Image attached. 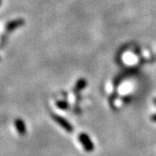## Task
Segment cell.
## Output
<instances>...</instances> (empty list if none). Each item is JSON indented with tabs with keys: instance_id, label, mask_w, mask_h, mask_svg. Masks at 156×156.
Masks as SVG:
<instances>
[{
	"instance_id": "6da1fadb",
	"label": "cell",
	"mask_w": 156,
	"mask_h": 156,
	"mask_svg": "<svg viewBox=\"0 0 156 156\" xmlns=\"http://www.w3.org/2000/svg\"><path fill=\"white\" fill-rule=\"evenodd\" d=\"M52 117H53V120L58 123V124H59V125H60V126H61L62 128H63L64 130H66V131L69 132V133H72V131H73L72 125L67 120H65L63 117L59 116V115H53Z\"/></svg>"
},
{
	"instance_id": "7a4b0ae2",
	"label": "cell",
	"mask_w": 156,
	"mask_h": 156,
	"mask_svg": "<svg viewBox=\"0 0 156 156\" xmlns=\"http://www.w3.org/2000/svg\"><path fill=\"white\" fill-rule=\"evenodd\" d=\"M79 140L81 141V143L83 146L84 149L88 152H91L94 150V144L91 141V140L89 137V135L86 134H81L79 135Z\"/></svg>"
},
{
	"instance_id": "3957f363",
	"label": "cell",
	"mask_w": 156,
	"mask_h": 156,
	"mask_svg": "<svg viewBox=\"0 0 156 156\" xmlns=\"http://www.w3.org/2000/svg\"><path fill=\"white\" fill-rule=\"evenodd\" d=\"M15 126H16V128H17L18 134H22V135L25 134V133H26V128H25V125H24V123H23L22 120H20V119L16 120Z\"/></svg>"
},
{
	"instance_id": "277c9868",
	"label": "cell",
	"mask_w": 156,
	"mask_h": 156,
	"mask_svg": "<svg viewBox=\"0 0 156 156\" xmlns=\"http://www.w3.org/2000/svg\"><path fill=\"white\" fill-rule=\"evenodd\" d=\"M23 20L22 19H19V20H15V21H11L7 25H6V30L8 31H11V30H13L16 28H17L18 26L20 25H23Z\"/></svg>"
},
{
	"instance_id": "5b68a950",
	"label": "cell",
	"mask_w": 156,
	"mask_h": 156,
	"mask_svg": "<svg viewBox=\"0 0 156 156\" xmlns=\"http://www.w3.org/2000/svg\"><path fill=\"white\" fill-rule=\"evenodd\" d=\"M84 86H85V82L83 81V80H81L80 82H78V83L77 85H76V89H77V90H80L81 89L84 88Z\"/></svg>"
},
{
	"instance_id": "8992f818",
	"label": "cell",
	"mask_w": 156,
	"mask_h": 156,
	"mask_svg": "<svg viewBox=\"0 0 156 156\" xmlns=\"http://www.w3.org/2000/svg\"><path fill=\"white\" fill-rule=\"evenodd\" d=\"M57 106L60 107L61 108H67V104H66L65 102H62V101H60V102H57Z\"/></svg>"
},
{
	"instance_id": "52a82bcc",
	"label": "cell",
	"mask_w": 156,
	"mask_h": 156,
	"mask_svg": "<svg viewBox=\"0 0 156 156\" xmlns=\"http://www.w3.org/2000/svg\"><path fill=\"white\" fill-rule=\"evenodd\" d=\"M151 120H152L153 122H156V115H152V116H151Z\"/></svg>"
},
{
	"instance_id": "ba28073f",
	"label": "cell",
	"mask_w": 156,
	"mask_h": 156,
	"mask_svg": "<svg viewBox=\"0 0 156 156\" xmlns=\"http://www.w3.org/2000/svg\"><path fill=\"white\" fill-rule=\"evenodd\" d=\"M154 104H155V105H156V99L154 101Z\"/></svg>"
},
{
	"instance_id": "9c48e42d",
	"label": "cell",
	"mask_w": 156,
	"mask_h": 156,
	"mask_svg": "<svg viewBox=\"0 0 156 156\" xmlns=\"http://www.w3.org/2000/svg\"><path fill=\"white\" fill-rule=\"evenodd\" d=\"M0 3H1V2H0Z\"/></svg>"
}]
</instances>
